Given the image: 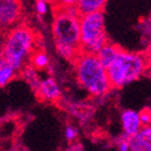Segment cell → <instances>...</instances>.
Listing matches in <instances>:
<instances>
[{
  "instance_id": "obj_1",
  "label": "cell",
  "mask_w": 151,
  "mask_h": 151,
  "mask_svg": "<svg viewBox=\"0 0 151 151\" xmlns=\"http://www.w3.org/2000/svg\"><path fill=\"white\" fill-rule=\"evenodd\" d=\"M151 67V57L145 53L119 50V54L107 69L112 89H119L136 81Z\"/></svg>"
},
{
  "instance_id": "obj_2",
  "label": "cell",
  "mask_w": 151,
  "mask_h": 151,
  "mask_svg": "<svg viewBox=\"0 0 151 151\" xmlns=\"http://www.w3.org/2000/svg\"><path fill=\"white\" fill-rule=\"evenodd\" d=\"M76 77L85 90L93 96H103L111 90L107 69L95 54L81 53L74 60Z\"/></svg>"
},
{
  "instance_id": "obj_3",
  "label": "cell",
  "mask_w": 151,
  "mask_h": 151,
  "mask_svg": "<svg viewBox=\"0 0 151 151\" xmlns=\"http://www.w3.org/2000/svg\"><path fill=\"white\" fill-rule=\"evenodd\" d=\"M35 37L32 30L19 25L10 31L3 42L0 53L16 71H22L31 59L34 50Z\"/></svg>"
},
{
  "instance_id": "obj_4",
  "label": "cell",
  "mask_w": 151,
  "mask_h": 151,
  "mask_svg": "<svg viewBox=\"0 0 151 151\" xmlns=\"http://www.w3.org/2000/svg\"><path fill=\"white\" fill-rule=\"evenodd\" d=\"M81 17L76 6L55 10L52 25L55 43L81 50Z\"/></svg>"
},
{
  "instance_id": "obj_5",
  "label": "cell",
  "mask_w": 151,
  "mask_h": 151,
  "mask_svg": "<svg viewBox=\"0 0 151 151\" xmlns=\"http://www.w3.org/2000/svg\"><path fill=\"white\" fill-rule=\"evenodd\" d=\"M108 43L105 31L103 11L90 13L81 17V53L97 54Z\"/></svg>"
},
{
  "instance_id": "obj_6",
  "label": "cell",
  "mask_w": 151,
  "mask_h": 151,
  "mask_svg": "<svg viewBox=\"0 0 151 151\" xmlns=\"http://www.w3.org/2000/svg\"><path fill=\"white\" fill-rule=\"evenodd\" d=\"M20 0H0V29H8L15 24L21 16Z\"/></svg>"
},
{
  "instance_id": "obj_7",
  "label": "cell",
  "mask_w": 151,
  "mask_h": 151,
  "mask_svg": "<svg viewBox=\"0 0 151 151\" xmlns=\"http://www.w3.org/2000/svg\"><path fill=\"white\" fill-rule=\"evenodd\" d=\"M122 125H123L124 134L129 137L139 133L142 127V122L139 119V113L133 110H125L121 116Z\"/></svg>"
},
{
  "instance_id": "obj_8",
  "label": "cell",
  "mask_w": 151,
  "mask_h": 151,
  "mask_svg": "<svg viewBox=\"0 0 151 151\" xmlns=\"http://www.w3.org/2000/svg\"><path fill=\"white\" fill-rule=\"evenodd\" d=\"M36 93L42 101H55L60 96V90L53 78H47L40 81L38 88L36 89Z\"/></svg>"
},
{
  "instance_id": "obj_9",
  "label": "cell",
  "mask_w": 151,
  "mask_h": 151,
  "mask_svg": "<svg viewBox=\"0 0 151 151\" xmlns=\"http://www.w3.org/2000/svg\"><path fill=\"white\" fill-rule=\"evenodd\" d=\"M119 50H121V49H119V47H116L115 45H112V43L108 42L104 45L101 50L98 51L96 56H97L98 60L101 61V65L106 69H108L109 65L113 63L114 59L116 58Z\"/></svg>"
},
{
  "instance_id": "obj_10",
  "label": "cell",
  "mask_w": 151,
  "mask_h": 151,
  "mask_svg": "<svg viewBox=\"0 0 151 151\" xmlns=\"http://www.w3.org/2000/svg\"><path fill=\"white\" fill-rule=\"evenodd\" d=\"M107 0H78L76 5L77 11L81 16L90 14V13L103 11V8L106 4Z\"/></svg>"
},
{
  "instance_id": "obj_11",
  "label": "cell",
  "mask_w": 151,
  "mask_h": 151,
  "mask_svg": "<svg viewBox=\"0 0 151 151\" xmlns=\"http://www.w3.org/2000/svg\"><path fill=\"white\" fill-rule=\"evenodd\" d=\"M17 74V71L0 53V87L6 86Z\"/></svg>"
},
{
  "instance_id": "obj_12",
  "label": "cell",
  "mask_w": 151,
  "mask_h": 151,
  "mask_svg": "<svg viewBox=\"0 0 151 151\" xmlns=\"http://www.w3.org/2000/svg\"><path fill=\"white\" fill-rule=\"evenodd\" d=\"M130 151H151V142L139 134L129 137Z\"/></svg>"
},
{
  "instance_id": "obj_13",
  "label": "cell",
  "mask_w": 151,
  "mask_h": 151,
  "mask_svg": "<svg viewBox=\"0 0 151 151\" xmlns=\"http://www.w3.org/2000/svg\"><path fill=\"white\" fill-rule=\"evenodd\" d=\"M30 63L34 69H45L49 65V58L43 52H35L33 53Z\"/></svg>"
},
{
  "instance_id": "obj_14",
  "label": "cell",
  "mask_w": 151,
  "mask_h": 151,
  "mask_svg": "<svg viewBox=\"0 0 151 151\" xmlns=\"http://www.w3.org/2000/svg\"><path fill=\"white\" fill-rule=\"evenodd\" d=\"M22 71H23V75H24V78L27 79V81H28L31 86H32V88L36 91V89L38 88L39 83H40V81H38L35 69L33 68L32 65H25Z\"/></svg>"
},
{
  "instance_id": "obj_15",
  "label": "cell",
  "mask_w": 151,
  "mask_h": 151,
  "mask_svg": "<svg viewBox=\"0 0 151 151\" xmlns=\"http://www.w3.org/2000/svg\"><path fill=\"white\" fill-rule=\"evenodd\" d=\"M54 9H65V8H73L76 6L78 3V0H51Z\"/></svg>"
},
{
  "instance_id": "obj_16",
  "label": "cell",
  "mask_w": 151,
  "mask_h": 151,
  "mask_svg": "<svg viewBox=\"0 0 151 151\" xmlns=\"http://www.w3.org/2000/svg\"><path fill=\"white\" fill-rule=\"evenodd\" d=\"M139 119H141L143 126H151V110L150 109H143L139 112Z\"/></svg>"
},
{
  "instance_id": "obj_17",
  "label": "cell",
  "mask_w": 151,
  "mask_h": 151,
  "mask_svg": "<svg viewBox=\"0 0 151 151\" xmlns=\"http://www.w3.org/2000/svg\"><path fill=\"white\" fill-rule=\"evenodd\" d=\"M78 135V130L76 128H74L73 126H68L65 127V136L67 141L69 142H73L74 139L77 137Z\"/></svg>"
},
{
  "instance_id": "obj_18",
  "label": "cell",
  "mask_w": 151,
  "mask_h": 151,
  "mask_svg": "<svg viewBox=\"0 0 151 151\" xmlns=\"http://www.w3.org/2000/svg\"><path fill=\"white\" fill-rule=\"evenodd\" d=\"M36 10H37L38 14L45 15V13L48 12V4H47V2H43V1H37V3H36Z\"/></svg>"
},
{
  "instance_id": "obj_19",
  "label": "cell",
  "mask_w": 151,
  "mask_h": 151,
  "mask_svg": "<svg viewBox=\"0 0 151 151\" xmlns=\"http://www.w3.org/2000/svg\"><path fill=\"white\" fill-rule=\"evenodd\" d=\"M139 134L141 136H143V137H145V139H148L149 136L151 135V126H143Z\"/></svg>"
},
{
  "instance_id": "obj_20",
  "label": "cell",
  "mask_w": 151,
  "mask_h": 151,
  "mask_svg": "<svg viewBox=\"0 0 151 151\" xmlns=\"http://www.w3.org/2000/svg\"><path fill=\"white\" fill-rule=\"evenodd\" d=\"M146 54H147L148 56H150V57H151V37H150V39H149V41H148V45H147Z\"/></svg>"
},
{
  "instance_id": "obj_21",
  "label": "cell",
  "mask_w": 151,
  "mask_h": 151,
  "mask_svg": "<svg viewBox=\"0 0 151 151\" xmlns=\"http://www.w3.org/2000/svg\"><path fill=\"white\" fill-rule=\"evenodd\" d=\"M68 151H83V149H81V146H77V145H75V146H73L72 148H70Z\"/></svg>"
},
{
  "instance_id": "obj_22",
  "label": "cell",
  "mask_w": 151,
  "mask_h": 151,
  "mask_svg": "<svg viewBox=\"0 0 151 151\" xmlns=\"http://www.w3.org/2000/svg\"><path fill=\"white\" fill-rule=\"evenodd\" d=\"M37 1H43V2H47L48 0H37Z\"/></svg>"
},
{
  "instance_id": "obj_23",
  "label": "cell",
  "mask_w": 151,
  "mask_h": 151,
  "mask_svg": "<svg viewBox=\"0 0 151 151\" xmlns=\"http://www.w3.org/2000/svg\"><path fill=\"white\" fill-rule=\"evenodd\" d=\"M148 141H150V142H151V135H150V136H149V139H148Z\"/></svg>"
}]
</instances>
